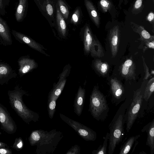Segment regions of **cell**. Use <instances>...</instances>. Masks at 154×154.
<instances>
[{
  "mask_svg": "<svg viewBox=\"0 0 154 154\" xmlns=\"http://www.w3.org/2000/svg\"><path fill=\"white\" fill-rule=\"evenodd\" d=\"M94 39L89 27L86 26L85 28L84 34V48L86 52L88 53L90 52Z\"/></svg>",
  "mask_w": 154,
  "mask_h": 154,
  "instance_id": "obj_20",
  "label": "cell"
},
{
  "mask_svg": "<svg viewBox=\"0 0 154 154\" xmlns=\"http://www.w3.org/2000/svg\"><path fill=\"white\" fill-rule=\"evenodd\" d=\"M94 66L96 70L103 75L107 73L109 69V66L107 63L99 60L95 61Z\"/></svg>",
  "mask_w": 154,
  "mask_h": 154,
  "instance_id": "obj_25",
  "label": "cell"
},
{
  "mask_svg": "<svg viewBox=\"0 0 154 154\" xmlns=\"http://www.w3.org/2000/svg\"><path fill=\"white\" fill-rule=\"evenodd\" d=\"M143 93L140 89L135 91L132 99L127 107L128 109L125 115V120L128 132L131 129L137 117L143 101Z\"/></svg>",
  "mask_w": 154,
  "mask_h": 154,
  "instance_id": "obj_5",
  "label": "cell"
},
{
  "mask_svg": "<svg viewBox=\"0 0 154 154\" xmlns=\"http://www.w3.org/2000/svg\"><path fill=\"white\" fill-rule=\"evenodd\" d=\"M140 29V34L142 37L145 40L152 39V36L142 26L139 27Z\"/></svg>",
  "mask_w": 154,
  "mask_h": 154,
  "instance_id": "obj_31",
  "label": "cell"
},
{
  "mask_svg": "<svg viewBox=\"0 0 154 154\" xmlns=\"http://www.w3.org/2000/svg\"><path fill=\"white\" fill-rule=\"evenodd\" d=\"M27 0H19L15 16L16 21H22L24 18L26 11Z\"/></svg>",
  "mask_w": 154,
  "mask_h": 154,
  "instance_id": "obj_17",
  "label": "cell"
},
{
  "mask_svg": "<svg viewBox=\"0 0 154 154\" xmlns=\"http://www.w3.org/2000/svg\"><path fill=\"white\" fill-rule=\"evenodd\" d=\"M7 146V144L0 141V148H5Z\"/></svg>",
  "mask_w": 154,
  "mask_h": 154,
  "instance_id": "obj_39",
  "label": "cell"
},
{
  "mask_svg": "<svg viewBox=\"0 0 154 154\" xmlns=\"http://www.w3.org/2000/svg\"><path fill=\"white\" fill-rule=\"evenodd\" d=\"M23 146V142L21 137L16 138L14 143L13 147L15 149L19 150L22 149Z\"/></svg>",
  "mask_w": 154,
  "mask_h": 154,
  "instance_id": "obj_29",
  "label": "cell"
},
{
  "mask_svg": "<svg viewBox=\"0 0 154 154\" xmlns=\"http://www.w3.org/2000/svg\"><path fill=\"white\" fill-rule=\"evenodd\" d=\"M140 154H146V153H145L143 151H142L140 153H139Z\"/></svg>",
  "mask_w": 154,
  "mask_h": 154,
  "instance_id": "obj_41",
  "label": "cell"
},
{
  "mask_svg": "<svg viewBox=\"0 0 154 154\" xmlns=\"http://www.w3.org/2000/svg\"><path fill=\"white\" fill-rule=\"evenodd\" d=\"M143 132L146 131L147 133V140L146 145L150 148V154L154 153V119L152 121L144 126L141 129Z\"/></svg>",
  "mask_w": 154,
  "mask_h": 154,
  "instance_id": "obj_16",
  "label": "cell"
},
{
  "mask_svg": "<svg viewBox=\"0 0 154 154\" xmlns=\"http://www.w3.org/2000/svg\"><path fill=\"white\" fill-rule=\"evenodd\" d=\"M140 136V134L132 136L128 138L120 148L119 154H126L128 153L132 147L135 142Z\"/></svg>",
  "mask_w": 154,
  "mask_h": 154,
  "instance_id": "obj_21",
  "label": "cell"
},
{
  "mask_svg": "<svg viewBox=\"0 0 154 154\" xmlns=\"http://www.w3.org/2000/svg\"><path fill=\"white\" fill-rule=\"evenodd\" d=\"M66 79H59L57 84L54 85L53 88L49 92L48 97L47 110L48 116L53 119L56 111V101L58 99L64 87Z\"/></svg>",
  "mask_w": 154,
  "mask_h": 154,
  "instance_id": "obj_7",
  "label": "cell"
},
{
  "mask_svg": "<svg viewBox=\"0 0 154 154\" xmlns=\"http://www.w3.org/2000/svg\"><path fill=\"white\" fill-rule=\"evenodd\" d=\"M12 153L10 149L5 147L0 148V154H11Z\"/></svg>",
  "mask_w": 154,
  "mask_h": 154,
  "instance_id": "obj_35",
  "label": "cell"
},
{
  "mask_svg": "<svg viewBox=\"0 0 154 154\" xmlns=\"http://www.w3.org/2000/svg\"><path fill=\"white\" fill-rule=\"evenodd\" d=\"M80 148L79 146L75 144L70 148L66 153V154H80Z\"/></svg>",
  "mask_w": 154,
  "mask_h": 154,
  "instance_id": "obj_30",
  "label": "cell"
},
{
  "mask_svg": "<svg viewBox=\"0 0 154 154\" xmlns=\"http://www.w3.org/2000/svg\"><path fill=\"white\" fill-rule=\"evenodd\" d=\"M56 20L60 32L63 37L65 36L66 32V25L64 18L58 8H57L56 11Z\"/></svg>",
  "mask_w": 154,
  "mask_h": 154,
  "instance_id": "obj_22",
  "label": "cell"
},
{
  "mask_svg": "<svg viewBox=\"0 0 154 154\" xmlns=\"http://www.w3.org/2000/svg\"><path fill=\"white\" fill-rule=\"evenodd\" d=\"M0 123L7 133L12 134L17 129V125L6 108L0 103Z\"/></svg>",
  "mask_w": 154,
  "mask_h": 154,
  "instance_id": "obj_8",
  "label": "cell"
},
{
  "mask_svg": "<svg viewBox=\"0 0 154 154\" xmlns=\"http://www.w3.org/2000/svg\"><path fill=\"white\" fill-rule=\"evenodd\" d=\"M63 136L56 129L48 132L43 130L32 131L28 138L30 145L36 146L37 154H53Z\"/></svg>",
  "mask_w": 154,
  "mask_h": 154,
  "instance_id": "obj_1",
  "label": "cell"
},
{
  "mask_svg": "<svg viewBox=\"0 0 154 154\" xmlns=\"http://www.w3.org/2000/svg\"><path fill=\"white\" fill-rule=\"evenodd\" d=\"M154 91V78H152L148 82L143 93V98L147 101Z\"/></svg>",
  "mask_w": 154,
  "mask_h": 154,
  "instance_id": "obj_24",
  "label": "cell"
},
{
  "mask_svg": "<svg viewBox=\"0 0 154 154\" xmlns=\"http://www.w3.org/2000/svg\"><path fill=\"white\" fill-rule=\"evenodd\" d=\"M89 111L94 118L104 121L109 110L106 97L97 87H94L90 96Z\"/></svg>",
  "mask_w": 154,
  "mask_h": 154,
  "instance_id": "obj_4",
  "label": "cell"
},
{
  "mask_svg": "<svg viewBox=\"0 0 154 154\" xmlns=\"http://www.w3.org/2000/svg\"><path fill=\"white\" fill-rule=\"evenodd\" d=\"M109 133L107 132L105 137H103V142L102 145L100 144L97 149L92 151V154H106L107 141L109 138Z\"/></svg>",
  "mask_w": 154,
  "mask_h": 154,
  "instance_id": "obj_26",
  "label": "cell"
},
{
  "mask_svg": "<svg viewBox=\"0 0 154 154\" xmlns=\"http://www.w3.org/2000/svg\"><path fill=\"white\" fill-rule=\"evenodd\" d=\"M58 4L59 9L63 17L67 19L68 17L69 11L68 8L62 0H58Z\"/></svg>",
  "mask_w": 154,
  "mask_h": 154,
  "instance_id": "obj_27",
  "label": "cell"
},
{
  "mask_svg": "<svg viewBox=\"0 0 154 154\" xmlns=\"http://www.w3.org/2000/svg\"><path fill=\"white\" fill-rule=\"evenodd\" d=\"M45 5V10L48 14L51 17L54 14V10L53 5L48 0L46 1Z\"/></svg>",
  "mask_w": 154,
  "mask_h": 154,
  "instance_id": "obj_28",
  "label": "cell"
},
{
  "mask_svg": "<svg viewBox=\"0 0 154 154\" xmlns=\"http://www.w3.org/2000/svg\"><path fill=\"white\" fill-rule=\"evenodd\" d=\"M90 52L92 56L100 57L104 56L101 45L98 40L94 39Z\"/></svg>",
  "mask_w": 154,
  "mask_h": 154,
  "instance_id": "obj_23",
  "label": "cell"
},
{
  "mask_svg": "<svg viewBox=\"0 0 154 154\" xmlns=\"http://www.w3.org/2000/svg\"><path fill=\"white\" fill-rule=\"evenodd\" d=\"M8 94L11 107L26 123L29 124L32 121H38V113L28 108L23 101V96L27 94L25 91L17 85L14 90H9Z\"/></svg>",
  "mask_w": 154,
  "mask_h": 154,
  "instance_id": "obj_3",
  "label": "cell"
},
{
  "mask_svg": "<svg viewBox=\"0 0 154 154\" xmlns=\"http://www.w3.org/2000/svg\"><path fill=\"white\" fill-rule=\"evenodd\" d=\"M85 97V90L80 86L75 94L74 101V109L75 113L79 116L82 112Z\"/></svg>",
  "mask_w": 154,
  "mask_h": 154,
  "instance_id": "obj_12",
  "label": "cell"
},
{
  "mask_svg": "<svg viewBox=\"0 0 154 154\" xmlns=\"http://www.w3.org/2000/svg\"><path fill=\"white\" fill-rule=\"evenodd\" d=\"M0 40L4 45L12 44L11 35L9 27L6 21L0 17Z\"/></svg>",
  "mask_w": 154,
  "mask_h": 154,
  "instance_id": "obj_13",
  "label": "cell"
},
{
  "mask_svg": "<svg viewBox=\"0 0 154 154\" xmlns=\"http://www.w3.org/2000/svg\"><path fill=\"white\" fill-rule=\"evenodd\" d=\"M5 7L4 0H0V14L2 15L5 14Z\"/></svg>",
  "mask_w": 154,
  "mask_h": 154,
  "instance_id": "obj_34",
  "label": "cell"
},
{
  "mask_svg": "<svg viewBox=\"0 0 154 154\" xmlns=\"http://www.w3.org/2000/svg\"><path fill=\"white\" fill-rule=\"evenodd\" d=\"M138 142L137 141V140L135 142V144L134 146L133 147V150H132L131 153H132L134 152V149H135V148L136 146L138 144Z\"/></svg>",
  "mask_w": 154,
  "mask_h": 154,
  "instance_id": "obj_40",
  "label": "cell"
},
{
  "mask_svg": "<svg viewBox=\"0 0 154 154\" xmlns=\"http://www.w3.org/2000/svg\"><path fill=\"white\" fill-rule=\"evenodd\" d=\"M110 89L113 101L115 103L120 101L124 94L122 84L117 79H112L110 81Z\"/></svg>",
  "mask_w": 154,
  "mask_h": 154,
  "instance_id": "obj_15",
  "label": "cell"
},
{
  "mask_svg": "<svg viewBox=\"0 0 154 154\" xmlns=\"http://www.w3.org/2000/svg\"><path fill=\"white\" fill-rule=\"evenodd\" d=\"M119 37V30L118 26H115L110 30L109 41L111 53L115 57L118 52Z\"/></svg>",
  "mask_w": 154,
  "mask_h": 154,
  "instance_id": "obj_14",
  "label": "cell"
},
{
  "mask_svg": "<svg viewBox=\"0 0 154 154\" xmlns=\"http://www.w3.org/2000/svg\"><path fill=\"white\" fill-rule=\"evenodd\" d=\"M17 63L19 67L18 73L21 77L30 72L37 66V64L34 60L26 56L20 57Z\"/></svg>",
  "mask_w": 154,
  "mask_h": 154,
  "instance_id": "obj_10",
  "label": "cell"
},
{
  "mask_svg": "<svg viewBox=\"0 0 154 154\" xmlns=\"http://www.w3.org/2000/svg\"><path fill=\"white\" fill-rule=\"evenodd\" d=\"M79 11L78 9H76L73 14L71 19V21L75 24H76L79 20Z\"/></svg>",
  "mask_w": 154,
  "mask_h": 154,
  "instance_id": "obj_33",
  "label": "cell"
},
{
  "mask_svg": "<svg viewBox=\"0 0 154 154\" xmlns=\"http://www.w3.org/2000/svg\"><path fill=\"white\" fill-rule=\"evenodd\" d=\"M130 101L126 100L119 107L109 125L108 154H112L124 137L125 115Z\"/></svg>",
  "mask_w": 154,
  "mask_h": 154,
  "instance_id": "obj_2",
  "label": "cell"
},
{
  "mask_svg": "<svg viewBox=\"0 0 154 154\" xmlns=\"http://www.w3.org/2000/svg\"><path fill=\"white\" fill-rule=\"evenodd\" d=\"M154 18V13L152 12H150L147 16V20L149 22H152L153 21Z\"/></svg>",
  "mask_w": 154,
  "mask_h": 154,
  "instance_id": "obj_37",
  "label": "cell"
},
{
  "mask_svg": "<svg viewBox=\"0 0 154 154\" xmlns=\"http://www.w3.org/2000/svg\"><path fill=\"white\" fill-rule=\"evenodd\" d=\"M143 0H137L134 5V8L135 9H139L141 6Z\"/></svg>",
  "mask_w": 154,
  "mask_h": 154,
  "instance_id": "obj_36",
  "label": "cell"
},
{
  "mask_svg": "<svg viewBox=\"0 0 154 154\" xmlns=\"http://www.w3.org/2000/svg\"><path fill=\"white\" fill-rule=\"evenodd\" d=\"M85 3L91 19L96 26H99L100 23L99 16L94 5L89 0H85Z\"/></svg>",
  "mask_w": 154,
  "mask_h": 154,
  "instance_id": "obj_19",
  "label": "cell"
},
{
  "mask_svg": "<svg viewBox=\"0 0 154 154\" xmlns=\"http://www.w3.org/2000/svg\"><path fill=\"white\" fill-rule=\"evenodd\" d=\"M0 134H1V133H0Z\"/></svg>",
  "mask_w": 154,
  "mask_h": 154,
  "instance_id": "obj_42",
  "label": "cell"
},
{
  "mask_svg": "<svg viewBox=\"0 0 154 154\" xmlns=\"http://www.w3.org/2000/svg\"><path fill=\"white\" fill-rule=\"evenodd\" d=\"M100 4L102 9L104 12H107L110 6V3L107 0H100Z\"/></svg>",
  "mask_w": 154,
  "mask_h": 154,
  "instance_id": "obj_32",
  "label": "cell"
},
{
  "mask_svg": "<svg viewBox=\"0 0 154 154\" xmlns=\"http://www.w3.org/2000/svg\"><path fill=\"white\" fill-rule=\"evenodd\" d=\"M134 65L133 61L130 59L127 60L122 65L121 72L123 76L129 77L134 73Z\"/></svg>",
  "mask_w": 154,
  "mask_h": 154,
  "instance_id": "obj_18",
  "label": "cell"
},
{
  "mask_svg": "<svg viewBox=\"0 0 154 154\" xmlns=\"http://www.w3.org/2000/svg\"><path fill=\"white\" fill-rule=\"evenodd\" d=\"M12 33L15 39L19 42L25 43L33 49L48 55L43 50L44 48L30 37L15 30H12Z\"/></svg>",
  "mask_w": 154,
  "mask_h": 154,
  "instance_id": "obj_9",
  "label": "cell"
},
{
  "mask_svg": "<svg viewBox=\"0 0 154 154\" xmlns=\"http://www.w3.org/2000/svg\"><path fill=\"white\" fill-rule=\"evenodd\" d=\"M60 119L72 128L81 137L87 141L95 140L97 138L95 131L82 123L72 120L62 113Z\"/></svg>",
  "mask_w": 154,
  "mask_h": 154,
  "instance_id": "obj_6",
  "label": "cell"
},
{
  "mask_svg": "<svg viewBox=\"0 0 154 154\" xmlns=\"http://www.w3.org/2000/svg\"><path fill=\"white\" fill-rule=\"evenodd\" d=\"M148 47L152 49H154V41L153 40L151 42H149L147 44Z\"/></svg>",
  "mask_w": 154,
  "mask_h": 154,
  "instance_id": "obj_38",
  "label": "cell"
},
{
  "mask_svg": "<svg viewBox=\"0 0 154 154\" xmlns=\"http://www.w3.org/2000/svg\"><path fill=\"white\" fill-rule=\"evenodd\" d=\"M17 74L8 63L0 62V84L7 83L11 79L15 78Z\"/></svg>",
  "mask_w": 154,
  "mask_h": 154,
  "instance_id": "obj_11",
  "label": "cell"
}]
</instances>
